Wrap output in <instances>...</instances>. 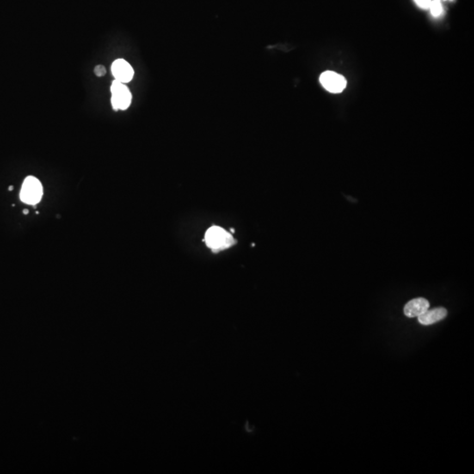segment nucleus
<instances>
[{
    "mask_svg": "<svg viewBox=\"0 0 474 474\" xmlns=\"http://www.w3.org/2000/svg\"><path fill=\"white\" fill-rule=\"evenodd\" d=\"M205 242L212 251L218 252L229 249L236 241L230 233L214 226L206 231Z\"/></svg>",
    "mask_w": 474,
    "mask_h": 474,
    "instance_id": "obj_1",
    "label": "nucleus"
},
{
    "mask_svg": "<svg viewBox=\"0 0 474 474\" xmlns=\"http://www.w3.org/2000/svg\"><path fill=\"white\" fill-rule=\"evenodd\" d=\"M42 196V186L40 181L34 177H27L24 180L20 191L21 201L28 205H36L40 202Z\"/></svg>",
    "mask_w": 474,
    "mask_h": 474,
    "instance_id": "obj_2",
    "label": "nucleus"
},
{
    "mask_svg": "<svg viewBox=\"0 0 474 474\" xmlns=\"http://www.w3.org/2000/svg\"><path fill=\"white\" fill-rule=\"evenodd\" d=\"M111 102L113 110H126L132 101V94L124 83L114 80L111 85Z\"/></svg>",
    "mask_w": 474,
    "mask_h": 474,
    "instance_id": "obj_3",
    "label": "nucleus"
},
{
    "mask_svg": "<svg viewBox=\"0 0 474 474\" xmlns=\"http://www.w3.org/2000/svg\"><path fill=\"white\" fill-rule=\"evenodd\" d=\"M323 88L332 93H340L345 89L347 81L344 76L334 71H325L320 76Z\"/></svg>",
    "mask_w": 474,
    "mask_h": 474,
    "instance_id": "obj_4",
    "label": "nucleus"
},
{
    "mask_svg": "<svg viewBox=\"0 0 474 474\" xmlns=\"http://www.w3.org/2000/svg\"><path fill=\"white\" fill-rule=\"evenodd\" d=\"M112 73L115 80L126 83L133 79L135 71L126 60L117 59L112 64Z\"/></svg>",
    "mask_w": 474,
    "mask_h": 474,
    "instance_id": "obj_5",
    "label": "nucleus"
},
{
    "mask_svg": "<svg viewBox=\"0 0 474 474\" xmlns=\"http://www.w3.org/2000/svg\"><path fill=\"white\" fill-rule=\"evenodd\" d=\"M429 308V302L424 298H416L408 301L404 307V314L409 318L418 317Z\"/></svg>",
    "mask_w": 474,
    "mask_h": 474,
    "instance_id": "obj_6",
    "label": "nucleus"
},
{
    "mask_svg": "<svg viewBox=\"0 0 474 474\" xmlns=\"http://www.w3.org/2000/svg\"><path fill=\"white\" fill-rule=\"evenodd\" d=\"M447 310L445 308H437L425 311L422 315L418 316V321L421 325H432L436 322H440L447 316Z\"/></svg>",
    "mask_w": 474,
    "mask_h": 474,
    "instance_id": "obj_7",
    "label": "nucleus"
},
{
    "mask_svg": "<svg viewBox=\"0 0 474 474\" xmlns=\"http://www.w3.org/2000/svg\"><path fill=\"white\" fill-rule=\"evenodd\" d=\"M428 9L430 10V13L434 17L440 16L443 14V7L440 0H432Z\"/></svg>",
    "mask_w": 474,
    "mask_h": 474,
    "instance_id": "obj_8",
    "label": "nucleus"
},
{
    "mask_svg": "<svg viewBox=\"0 0 474 474\" xmlns=\"http://www.w3.org/2000/svg\"><path fill=\"white\" fill-rule=\"evenodd\" d=\"M94 72H95L96 76H104L106 73V68L103 65H98V66L95 67Z\"/></svg>",
    "mask_w": 474,
    "mask_h": 474,
    "instance_id": "obj_9",
    "label": "nucleus"
},
{
    "mask_svg": "<svg viewBox=\"0 0 474 474\" xmlns=\"http://www.w3.org/2000/svg\"><path fill=\"white\" fill-rule=\"evenodd\" d=\"M431 1L432 0H415V2L418 7L423 8V9H428Z\"/></svg>",
    "mask_w": 474,
    "mask_h": 474,
    "instance_id": "obj_10",
    "label": "nucleus"
},
{
    "mask_svg": "<svg viewBox=\"0 0 474 474\" xmlns=\"http://www.w3.org/2000/svg\"><path fill=\"white\" fill-rule=\"evenodd\" d=\"M8 190H9V191H13V190H14V186H9Z\"/></svg>",
    "mask_w": 474,
    "mask_h": 474,
    "instance_id": "obj_11",
    "label": "nucleus"
},
{
    "mask_svg": "<svg viewBox=\"0 0 474 474\" xmlns=\"http://www.w3.org/2000/svg\"><path fill=\"white\" fill-rule=\"evenodd\" d=\"M23 212L24 213H26V214H27V213H28V210H24Z\"/></svg>",
    "mask_w": 474,
    "mask_h": 474,
    "instance_id": "obj_12",
    "label": "nucleus"
}]
</instances>
